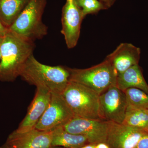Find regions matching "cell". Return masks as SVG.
Masks as SVG:
<instances>
[{
    "label": "cell",
    "instance_id": "3",
    "mask_svg": "<svg viewBox=\"0 0 148 148\" xmlns=\"http://www.w3.org/2000/svg\"><path fill=\"white\" fill-rule=\"evenodd\" d=\"M75 116L103 120L98 93L83 85L69 82L62 94Z\"/></svg>",
    "mask_w": 148,
    "mask_h": 148
},
{
    "label": "cell",
    "instance_id": "13",
    "mask_svg": "<svg viewBox=\"0 0 148 148\" xmlns=\"http://www.w3.org/2000/svg\"><path fill=\"white\" fill-rule=\"evenodd\" d=\"M140 54V48L129 43H122L106 58L113 65L118 75L132 66L138 65Z\"/></svg>",
    "mask_w": 148,
    "mask_h": 148
},
{
    "label": "cell",
    "instance_id": "7",
    "mask_svg": "<svg viewBox=\"0 0 148 148\" xmlns=\"http://www.w3.org/2000/svg\"><path fill=\"white\" fill-rule=\"evenodd\" d=\"M99 98L104 119L122 124L127 110V101L124 91L116 86H112L101 93Z\"/></svg>",
    "mask_w": 148,
    "mask_h": 148
},
{
    "label": "cell",
    "instance_id": "24",
    "mask_svg": "<svg viewBox=\"0 0 148 148\" xmlns=\"http://www.w3.org/2000/svg\"><path fill=\"white\" fill-rule=\"evenodd\" d=\"M99 1H101L102 2L104 3L107 5V6L108 7V8H109L110 7V3H109V0H99Z\"/></svg>",
    "mask_w": 148,
    "mask_h": 148
},
{
    "label": "cell",
    "instance_id": "15",
    "mask_svg": "<svg viewBox=\"0 0 148 148\" xmlns=\"http://www.w3.org/2000/svg\"><path fill=\"white\" fill-rule=\"evenodd\" d=\"M88 144L90 143L86 137L70 133L63 126L57 127L52 131L51 147L79 148Z\"/></svg>",
    "mask_w": 148,
    "mask_h": 148
},
{
    "label": "cell",
    "instance_id": "20",
    "mask_svg": "<svg viewBox=\"0 0 148 148\" xmlns=\"http://www.w3.org/2000/svg\"><path fill=\"white\" fill-rule=\"evenodd\" d=\"M135 148H148V132L140 139Z\"/></svg>",
    "mask_w": 148,
    "mask_h": 148
},
{
    "label": "cell",
    "instance_id": "8",
    "mask_svg": "<svg viewBox=\"0 0 148 148\" xmlns=\"http://www.w3.org/2000/svg\"><path fill=\"white\" fill-rule=\"evenodd\" d=\"M108 126L107 121L75 116L63 127L70 133L85 136L90 144L97 145L106 143Z\"/></svg>",
    "mask_w": 148,
    "mask_h": 148
},
{
    "label": "cell",
    "instance_id": "22",
    "mask_svg": "<svg viewBox=\"0 0 148 148\" xmlns=\"http://www.w3.org/2000/svg\"><path fill=\"white\" fill-rule=\"evenodd\" d=\"M95 148H110L107 143H99L95 145Z\"/></svg>",
    "mask_w": 148,
    "mask_h": 148
},
{
    "label": "cell",
    "instance_id": "18",
    "mask_svg": "<svg viewBox=\"0 0 148 148\" xmlns=\"http://www.w3.org/2000/svg\"><path fill=\"white\" fill-rule=\"evenodd\" d=\"M124 92L127 101V110H148V94L135 88H127Z\"/></svg>",
    "mask_w": 148,
    "mask_h": 148
},
{
    "label": "cell",
    "instance_id": "6",
    "mask_svg": "<svg viewBox=\"0 0 148 148\" xmlns=\"http://www.w3.org/2000/svg\"><path fill=\"white\" fill-rule=\"evenodd\" d=\"M74 116L62 94L51 93L49 105L35 128L41 131H52L64 126Z\"/></svg>",
    "mask_w": 148,
    "mask_h": 148
},
{
    "label": "cell",
    "instance_id": "23",
    "mask_svg": "<svg viewBox=\"0 0 148 148\" xmlns=\"http://www.w3.org/2000/svg\"><path fill=\"white\" fill-rule=\"evenodd\" d=\"M95 145L94 144H88L79 148H95Z\"/></svg>",
    "mask_w": 148,
    "mask_h": 148
},
{
    "label": "cell",
    "instance_id": "2",
    "mask_svg": "<svg viewBox=\"0 0 148 148\" xmlns=\"http://www.w3.org/2000/svg\"><path fill=\"white\" fill-rule=\"evenodd\" d=\"M20 76L29 84L45 88L51 93L62 94L70 82V73L69 68L45 65L33 54L25 63Z\"/></svg>",
    "mask_w": 148,
    "mask_h": 148
},
{
    "label": "cell",
    "instance_id": "1",
    "mask_svg": "<svg viewBox=\"0 0 148 148\" xmlns=\"http://www.w3.org/2000/svg\"><path fill=\"white\" fill-rule=\"evenodd\" d=\"M35 47L34 42L8 30L0 46V81L12 82L20 76L25 63L33 54Z\"/></svg>",
    "mask_w": 148,
    "mask_h": 148
},
{
    "label": "cell",
    "instance_id": "19",
    "mask_svg": "<svg viewBox=\"0 0 148 148\" xmlns=\"http://www.w3.org/2000/svg\"><path fill=\"white\" fill-rule=\"evenodd\" d=\"M81 10L84 18L88 14L98 13L100 10L108 9L104 3L98 0H74Z\"/></svg>",
    "mask_w": 148,
    "mask_h": 148
},
{
    "label": "cell",
    "instance_id": "28",
    "mask_svg": "<svg viewBox=\"0 0 148 148\" xmlns=\"http://www.w3.org/2000/svg\"><path fill=\"white\" fill-rule=\"evenodd\" d=\"M50 148H64L63 147H51Z\"/></svg>",
    "mask_w": 148,
    "mask_h": 148
},
{
    "label": "cell",
    "instance_id": "5",
    "mask_svg": "<svg viewBox=\"0 0 148 148\" xmlns=\"http://www.w3.org/2000/svg\"><path fill=\"white\" fill-rule=\"evenodd\" d=\"M69 69L70 81L83 85L99 95L112 86H116L117 73L106 58L102 63L88 69Z\"/></svg>",
    "mask_w": 148,
    "mask_h": 148
},
{
    "label": "cell",
    "instance_id": "9",
    "mask_svg": "<svg viewBox=\"0 0 148 148\" xmlns=\"http://www.w3.org/2000/svg\"><path fill=\"white\" fill-rule=\"evenodd\" d=\"M84 18L81 10L74 0L66 1L62 8L61 33L64 36L68 48H73L76 46Z\"/></svg>",
    "mask_w": 148,
    "mask_h": 148
},
{
    "label": "cell",
    "instance_id": "25",
    "mask_svg": "<svg viewBox=\"0 0 148 148\" xmlns=\"http://www.w3.org/2000/svg\"><path fill=\"white\" fill-rule=\"evenodd\" d=\"M0 148H12L10 147L8 145H7L6 143H5L2 145L0 146Z\"/></svg>",
    "mask_w": 148,
    "mask_h": 148
},
{
    "label": "cell",
    "instance_id": "17",
    "mask_svg": "<svg viewBox=\"0 0 148 148\" xmlns=\"http://www.w3.org/2000/svg\"><path fill=\"white\" fill-rule=\"evenodd\" d=\"M122 124L148 132V110H127Z\"/></svg>",
    "mask_w": 148,
    "mask_h": 148
},
{
    "label": "cell",
    "instance_id": "29",
    "mask_svg": "<svg viewBox=\"0 0 148 148\" xmlns=\"http://www.w3.org/2000/svg\"><path fill=\"white\" fill-rule=\"evenodd\" d=\"M1 50H0V61H1Z\"/></svg>",
    "mask_w": 148,
    "mask_h": 148
},
{
    "label": "cell",
    "instance_id": "12",
    "mask_svg": "<svg viewBox=\"0 0 148 148\" xmlns=\"http://www.w3.org/2000/svg\"><path fill=\"white\" fill-rule=\"evenodd\" d=\"M51 92L45 88L36 87L34 97L28 108L26 116L15 130L24 132L35 128L49 105Z\"/></svg>",
    "mask_w": 148,
    "mask_h": 148
},
{
    "label": "cell",
    "instance_id": "11",
    "mask_svg": "<svg viewBox=\"0 0 148 148\" xmlns=\"http://www.w3.org/2000/svg\"><path fill=\"white\" fill-rule=\"evenodd\" d=\"M52 131L36 128L24 132L15 130L8 135L5 143L12 148H50Z\"/></svg>",
    "mask_w": 148,
    "mask_h": 148
},
{
    "label": "cell",
    "instance_id": "30",
    "mask_svg": "<svg viewBox=\"0 0 148 148\" xmlns=\"http://www.w3.org/2000/svg\"><path fill=\"white\" fill-rule=\"evenodd\" d=\"M66 1H72V0H66Z\"/></svg>",
    "mask_w": 148,
    "mask_h": 148
},
{
    "label": "cell",
    "instance_id": "27",
    "mask_svg": "<svg viewBox=\"0 0 148 148\" xmlns=\"http://www.w3.org/2000/svg\"><path fill=\"white\" fill-rule=\"evenodd\" d=\"M109 3H110V6H111L113 5L114 3L115 2L116 0H109Z\"/></svg>",
    "mask_w": 148,
    "mask_h": 148
},
{
    "label": "cell",
    "instance_id": "21",
    "mask_svg": "<svg viewBox=\"0 0 148 148\" xmlns=\"http://www.w3.org/2000/svg\"><path fill=\"white\" fill-rule=\"evenodd\" d=\"M8 31V29H7L5 27H4L3 25L2 24L0 21V34L3 36H4Z\"/></svg>",
    "mask_w": 148,
    "mask_h": 148
},
{
    "label": "cell",
    "instance_id": "16",
    "mask_svg": "<svg viewBox=\"0 0 148 148\" xmlns=\"http://www.w3.org/2000/svg\"><path fill=\"white\" fill-rule=\"evenodd\" d=\"M29 0H0V21L8 29Z\"/></svg>",
    "mask_w": 148,
    "mask_h": 148
},
{
    "label": "cell",
    "instance_id": "4",
    "mask_svg": "<svg viewBox=\"0 0 148 148\" xmlns=\"http://www.w3.org/2000/svg\"><path fill=\"white\" fill-rule=\"evenodd\" d=\"M46 3L47 0H29L8 30L33 42L42 39L47 33L42 21Z\"/></svg>",
    "mask_w": 148,
    "mask_h": 148
},
{
    "label": "cell",
    "instance_id": "14",
    "mask_svg": "<svg viewBox=\"0 0 148 148\" xmlns=\"http://www.w3.org/2000/svg\"><path fill=\"white\" fill-rule=\"evenodd\" d=\"M116 86L123 91L130 88H135L148 94V85L139 64L132 66L123 73L118 75Z\"/></svg>",
    "mask_w": 148,
    "mask_h": 148
},
{
    "label": "cell",
    "instance_id": "26",
    "mask_svg": "<svg viewBox=\"0 0 148 148\" xmlns=\"http://www.w3.org/2000/svg\"><path fill=\"white\" fill-rule=\"evenodd\" d=\"M4 36H3V35L0 34V46H1L2 42Z\"/></svg>",
    "mask_w": 148,
    "mask_h": 148
},
{
    "label": "cell",
    "instance_id": "10",
    "mask_svg": "<svg viewBox=\"0 0 148 148\" xmlns=\"http://www.w3.org/2000/svg\"><path fill=\"white\" fill-rule=\"evenodd\" d=\"M106 143L110 148H135L140 139L148 132L124 124L108 121Z\"/></svg>",
    "mask_w": 148,
    "mask_h": 148
}]
</instances>
